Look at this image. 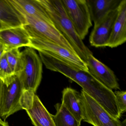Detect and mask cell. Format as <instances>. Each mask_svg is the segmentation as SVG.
<instances>
[{
	"label": "cell",
	"instance_id": "1",
	"mask_svg": "<svg viewBox=\"0 0 126 126\" xmlns=\"http://www.w3.org/2000/svg\"><path fill=\"white\" fill-rule=\"evenodd\" d=\"M52 71L59 72L78 84L88 95L95 100L111 116L119 119L121 116L112 90L99 82L89 71L75 67L60 60L56 59Z\"/></svg>",
	"mask_w": 126,
	"mask_h": 126
},
{
	"label": "cell",
	"instance_id": "2",
	"mask_svg": "<svg viewBox=\"0 0 126 126\" xmlns=\"http://www.w3.org/2000/svg\"><path fill=\"white\" fill-rule=\"evenodd\" d=\"M54 25L68 41L79 56L86 63L87 57L92 53L77 33L68 16L61 0H37Z\"/></svg>",
	"mask_w": 126,
	"mask_h": 126
},
{
	"label": "cell",
	"instance_id": "3",
	"mask_svg": "<svg viewBox=\"0 0 126 126\" xmlns=\"http://www.w3.org/2000/svg\"><path fill=\"white\" fill-rule=\"evenodd\" d=\"M23 65L17 75L23 92L35 93L42 77L43 63L40 57L32 48H25L21 52Z\"/></svg>",
	"mask_w": 126,
	"mask_h": 126
},
{
	"label": "cell",
	"instance_id": "4",
	"mask_svg": "<svg viewBox=\"0 0 126 126\" xmlns=\"http://www.w3.org/2000/svg\"><path fill=\"white\" fill-rule=\"evenodd\" d=\"M31 48L42 51L83 70L89 71L87 64L78 54L57 43L39 37H30Z\"/></svg>",
	"mask_w": 126,
	"mask_h": 126
},
{
	"label": "cell",
	"instance_id": "5",
	"mask_svg": "<svg viewBox=\"0 0 126 126\" xmlns=\"http://www.w3.org/2000/svg\"><path fill=\"white\" fill-rule=\"evenodd\" d=\"M23 93L21 82L16 75L3 82L0 101V118L4 121L11 115L22 110L20 101Z\"/></svg>",
	"mask_w": 126,
	"mask_h": 126
},
{
	"label": "cell",
	"instance_id": "6",
	"mask_svg": "<svg viewBox=\"0 0 126 126\" xmlns=\"http://www.w3.org/2000/svg\"><path fill=\"white\" fill-rule=\"evenodd\" d=\"M81 95L83 104V121L94 126H126V120L122 122L111 116L82 90Z\"/></svg>",
	"mask_w": 126,
	"mask_h": 126
},
{
	"label": "cell",
	"instance_id": "7",
	"mask_svg": "<svg viewBox=\"0 0 126 126\" xmlns=\"http://www.w3.org/2000/svg\"><path fill=\"white\" fill-rule=\"evenodd\" d=\"M61 0L76 32L83 40L93 25L87 0Z\"/></svg>",
	"mask_w": 126,
	"mask_h": 126
},
{
	"label": "cell",
	"instance_id": "8",
	"mask_svg": "<svg viewBox=\"0 0 126 126\" xmlns=\"http://www.w3.org/2000/svg\"><path fill=\"white\" fill-rule=\"evenodd\" d=\"M23 15L27 23L24 27L30 37H39L49 40L77 54L72 46L53 24L28 15Z\"/></svg>",
	"mask_w": 126,
	"mask_h": 126
},
{
	"label": "cell",
	"instance_id": "9",
	"mask_svg": "<svg viewBox=\"0 0 126 126\" xmlns=\"http://www.w3.org/2000/svg\"><path fill=\"white\" fill-rule=\"evenodd\" d=\"M86 63L90 73L99 82L110 90H119V85L114 72L91 53Z\"/></svg>",
	"mask_w": 126,
	"mask_h": 126
},
{
	"label": "cell",
	"instance_id": "10",
	"mask_svg": "<svg viewBox=\"0 0 126 126\" xmlns=\"http://www.w3.org/2000/svg\"><path fill=\"white\" fill-rule=\"evenodd\" d=\"M118 13V8L110 12L94 27L89 37L91 45L95 47H107Z\"/></svg>",
	"mask_w": 126,
	"mask_h": 126
},
{
	"label": "cell",
	"instance_id": "11",
	"mask_svg": "<svg viewBox=\"0 0 126 126\" xmlns=\"http://www.w3.org/2000/svg\"><path fill=\"white\" fill-rule=\"evenodd\" d=\"M27 24L25 16L10 2L0 0V31L23 27Z\"/></svg>",
	"mask_w": 126,
	"mask_h": 126
},
{
	"label": "cell",
	"instance_id": "12",
	"mask_svg": "<svg viewBox=\"0 0 126 126\" xmlns=\"http://www.w3.org/2000/svg\"><path fill=\"white\" fill-rule=\"evenodd\" d=\"M0 43L7 51L22 47H31L30 37L24 26L0 31Z\"/></svg>",
	"mask_w": 126,
	"mask_h": 126
},
{
	"label": "cell",
	"instance_id": "13",
	"mask_svg": "<svg viewBox=\"0 0 126 126\" xmlns=\"http://www.w3.org/2000/svg\"><path fill=\"white\" fill-rule=\"evenodd\" d=\"M126 41V0H122L107 47L113 48Z\"/></svg>",
	"mask_w": 126,
	"mask_h": 126
},
{
	"label": "cell",
	"instance_id": "14",
	"mask_svg": "<svg viewBox=\"0 0 126 126\" xmlns=\"http://www.w3.org/2000/svg\"><path fill=\"white\" fill-rule=\"evenodd\" d=\"M26 110L34 126H56L52 115L36 94L31 106Z\"/></svg>",
	"mask_w": 126,
	"mask_h": 126
},
{
	"label": "cell",
	"instance_id": "15",
	"mask_svg": "<svg viewBox=\"0 0 126 126\" xmlns=\"http://www.w3.org/2000/svg\"><path fill=\"white\" fill-rule=\"evenodd\" d=\"M62 104L81 123L83 119V109L81 94L70 87L64 88L62 91Z\"/></svg>",
	"mask_w": 126,
	"mask_h": 126
},
{
	"label": "cell",
	"instance_id": "16",
	"mask_svg": "<svg viewBox=\"0 0 126 126\" xmlns=\"http://www.w3.org/2000/svg\"><path fill=\"white\" fill-rule=\"evenodd\" d=\"M122 0H87L92 21L96 25L110 12L118 8Z\"/></svg>",
	"mask_w": 126,
	"mask_h": 126
},
{
	"label": "cell",
	"instance_id": "17",
	"mask_svg": "<svg viewBox=\"0 0 126 126\" xmlns=\"http://www.w3.org/2000/svg\"><path fill=\"white\" fill-rule=\"evenodd\" d=\"M10 1L23 15H28L53 24L37 0H10Z\"/></svg>",
	"mask_w": 126,
	"mask_h": 126
},
{
	"label": "cell",
	"instance_id": "18",
	"mask_svg": "<svg viewBox=\"0 0 126 126\" xmlns=\"http://www.w3.org/2000/svg\"><path fill=\"white\" fill-rule=\"evenodd\" d=\"M56 113L52 117L56 126H80L81 123L78 122L67 108L62 104L55 105Z\"/></svg>",
	"mask_w": 126,
	"mask_h": 126
},
{
	"label": "cell",
	"instance_id": "19",
	"mask_svg": "<svg viewBox=\"0 0 126 126\" xmlns=\"http://www.w3.org/2000/svg\"><path fill=\"white\" fill-rule=\"evenodd\" d=\"M8 63L14 74L17 75L23 68V62L21 52L19 48L8 50L5 53Z\"/></svg>",
	"mask_w": 126,
	"mask_h": 126
},
{
	"label": "cell",
	"instance_id": "20",
	"mask_svg": "<svg viewBox=\"0 0 126 126\" xmlns=\"http://www.w3.org/2000/svg\"><path fill=\"white\" fill-rule=\"evenodd\" d=\"M14 75H15L8 63L5 53L0 60V79L3 82Z\"/></svg>",
	"mask_w": 126,
	"mask_h": 126
},
{
	"label": "cell",
	"instance_id": "21",
	"mask_svg": "<svg viewBox=\"0 0 126 126\" xmlns=\"http://www.w3.org/2000/svg\"><path fill=\"white\" fill-rule=\"evenodd\" d=\"M114 93L119 111L122 114L126 111V91H115Z\"/></svg>",
	"mask_w": 126,
	"mask_h": 126
},
{
	"label": "cell",
	"instance_id": "22",
	"mask_svg": "<svg viewBox=\"0 0 126 126\" xmlns=\"http://www.w3.org/2000/svg\"><path fill=\"white\" fill-rule=\"evenodd\" d=\"M7 51L6 48L0 43V60Z\"/></svg>",
	"mask_w": 126,
	"mask_h": 126
},
{
	"label": "cell",
	"instance_id": "23",
	"mask_svg": "<svg viewBox=\"0 0 126 126\" xmlns=\"http://www.w3.org/2000/svg\"><path fill=\"white\" fill-rule=\"evenodd\" d=\"M3 82L0 79V101L2 96V88ZM0 119H2L0 118Z\"/></svg>",
	"mask_w": 126,
	"mask_h": 126
},
{
	"label": "cell",
	"instance_id": "24",
	"mask_svg": "<svg viewBox=\"0 0 126 126\" xmlns=\"http://www.w3.org/2000/svg\"><path fill=\"white\" fill-rule=\"evenodd\" d=\"M0 126H9L8 123L5 121H2V119H0Z\"/></svg>",
	"mask_w": 126,
	"mask_h": 126
}]
</instances>
